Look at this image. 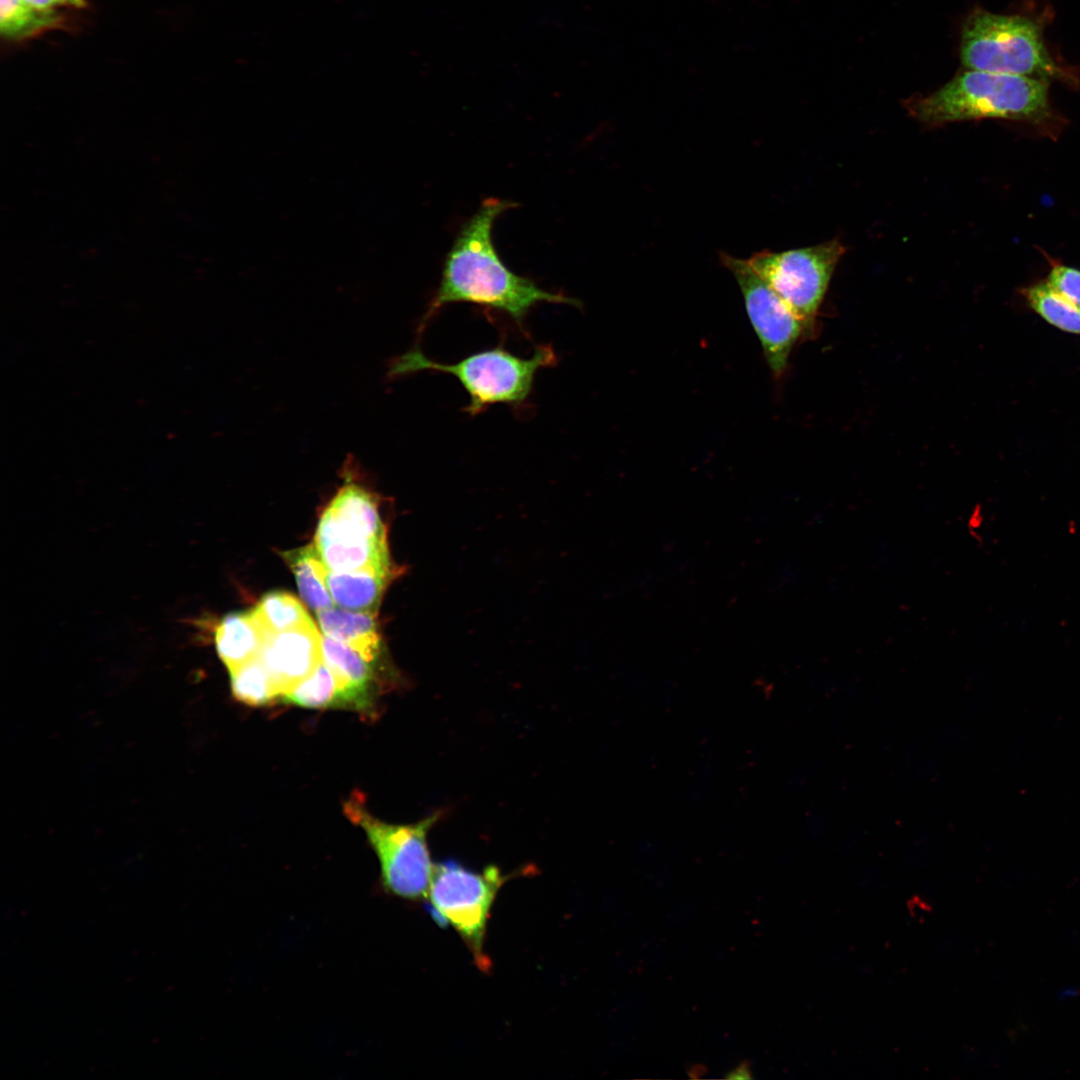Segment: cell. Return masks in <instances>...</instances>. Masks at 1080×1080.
<instances>
[{"instance_id":"6da1fadb","label":"cell","mask_w":1080,"mask_h":1080,"mask_svg":"<svg viewBox=\"0 0 1080 1080\" xmlns=\"http://www.w3.org/2000/svg\"><path fill=\"white\" fill-rule=\"evenodd\" d=\"M515 203L499 198L485 199L459 230L443 265L441 280L418 327L444 306L470 303L503 313L522 330L528 313L540 303L579 306L577 299L543 290L534 281L510 270L492 240L496 219Z\"/></svg>"},{"instance_id":"7a4b0ae2","label":"cell","mask_w":1080,"mask_h":1080,"mask_svg":"<svg viewBox=\"0 0 1080 1080\" xmlns=\"http://www.w3.org/2000/svg\"><path fill=\"white\" fill-rule=\"evenodd\" d=\"M907 108L930 126L988 117L1041 122L1050 112L1044 81L977 70L959 74L928 96L911 99Z\"/></svg>"},{"instance_id":"3957f363","label":"cell","mask_w":1080,"mask_h":1080,"mask_svg":"<svg viewBox=\"0 0 1080 1080\" xmlns=\"http://www.w3.org/2000/svg\"><path fill=\"white\" fill-rule=\"evenodd\" d=\"M556 362L557 356L550 345L537 346L529 358L519 357L500 345L453 364L432 361L414 348L391 362L388 375L394 378L422 370L451 374L469 396L464 411L475 416L494 404H523L532 391L537 372Z\"/></svg>"},{"instance_id":"277c9868","label":"cell","mask_w":1080,"mask_h":1080,"mask_svg":"<svg viewBox=\"0 0 1080 1080\" xmlns=\"http://www.w3.org/2000/svg\"><path fill=\"white\" fill-rule=\"evenodd\" d=\"M322 514L314 546L327 570L390 576L384 525L373 494L351 477Z\"/></svg>"},{"instance_id":"5b68a950","label":"cell","mask_w":1080,"mask_h":1080,"mask_svg":"<svg viewBox=\"0 0 1080 1080\" xmlns=\"http://www.w3.org/2000/svg\"><path fill=\"white\" fill-rule=\"evenodd\" d=\"M344 813L365 832L378 857L384 888L405 899L426 897L435 865L427 836L442 812L436 811L412 824H391L375 818L361 794L354 793L344 803Z\"/></svg>"},{"instance_id":"8992f818","label":"cell","mask_w":1080,"mask_h":1080,"mask_svg":"<svg viewBox=\"0 0 1080 1080\" xmlns=\"http://www.w3.org/2000/svg\"><path fill=\"white\" fill-rule=\"evenodd\" d=\"M961 56L969 70L1038 79L1055 72L1039 27L1021 16L975 11L962 29Z\"/></svg>"},{"instance_id":"52a82bcc","label":"cell","mask_w":1080,"mask_h":1080,"mask_svg":"<svg viewBox=\"0 0 1080 1080\" xmlns=\"http://www.w3.org/2000/svg\"><path fill=\"white\" fill-rule=\"evenodd\" d=\"M843 253L842 244L831 240L783 252L763 250L746 261L797 316L808 339L815 335L819 308Z\"/></svg>"},{"instance_id":"ba28073f","label":"cell","mask_w":1080,"mask_h":1080,"mask_svg":"<svg viewBox=\"0 0 1080 1080\" xmlns=\"http://www.w3.org/2000/svg\"><path fill=\"white\" fill-rule=\"evenodd\" d=\"M503 880L495 866L477 872L446 860L434 865L426 896L437 919L459 933L481 967L486 963L482 946L488 916Z\"/></svg>"},{"instance_id":"9c48e42d","label":"cell","mask_w":1080,"mask_h":1080,"mask_svg":"<svg viewBox=\"0 0 1080 1080\" xmlns=\"http://www.w3.org/2000/svg\"><path fill=\"white\" fill-rule=\"evenodd\" d=\"M720 260L737 280L767 364L773 375L780 378L786 370L793 346L803 337L801 322L746 260L723 252L720 253Z\"/></svg>"},{"instance_id":"30bf717a","label":"cell","mask_w":1080,"mask_h":1080,"mask_svg":"<svg viewBox=\"0 0 1080 1080\" xmlns=\"http://www.w3.org/2000/svg\"><path fill=\"white\" fill-rule=\"evenodd\" d=\"M281 696L323 662L322 635L313 621L267 637L259 654Z\"/></svg>"},{"instance_id":"8fae6325","label":"cell","mask_w":1080,"mask_h":1080,"mask_svg":"<svg viewBox=\"0 0 1080 1080\" xmlns=\"http://www.w3.org/2000/svg\"><path fill=\"white\" fill-rule=\"evenodd\" d=\"M323 661L337 677L345 709L374 717V669L356 650L329 636H322Z\"/></svg>"},{"instance_id":"7c38bea8","label":"cell","mask_w":1080,"mask_h":1080,"mask_svg":"<svg viewBox=\"0 0 1080 1080\" xmlns=\"http://www.w3.org/2000/svg\"><path fill=\"white\" fill-rule=\"evenodd\" d=\"M267 637L252 610L227 614L214 632L217 654L228 670L259 656Z\"/></svg>"},{"instance_id":"4fadbf2b","label":"cell","mask_w":1080,"mask_h":1080,"mask_svg":"<svg viewBox=\"0 0 1080 1080\" xmlns=\"http://www.w3.org/2000/svg\"><path fill=\"white\" fill-rule=\"evenodd\" d=\"M323 635L341 641L374 664L380 652L381 640L375 614L332 607L316 612Z\"/></svg>"},{"instance_id":"5bb4252c","label":"cell","mask_w":1080,"mask_h":1080,"mask_svg":"<svg viewBox=\"0 0 1080 1080\" xmlns=\"http://www.w3.org/2000/svg\"><path fill=\"white\" fill-rule=\"evenodd\" d=\"M388 575L371 571L327 570L326 584L336 606L376 614Z\"/></svg>"},{"instance_id":"9a60e30c","label":"cell","mask_w":1080,"mask_h":1080,"mask_svg":"<svg viewBox=\"0 0 1080 1080\" xmlns=\"http://www.w3.org/2000/svg\"><path fill=\"white\" fill-rule=\"evenodd\" d=\"M292 569L303 601L315 612L334 607L326 584L327 568L314 545L283 554Z\"/></svg>"},{"instance_id":"2e32d148","label":"cell","mask_w":1080,"mask_h":1080,"mask_svg":"<svg viewBox=\"0 0 1080 1080\" xmlns=\"http://www.w3.org/2000/svg\"><path fill=\"white\" fill-rule=\"evenodd\" d=\"M280 700L305 708L345 709L339 681L324 661L309 677L285 692Z\"/></svg>"},{"instance_id":"e0dca14e","label":"cell","mask_w":1080,"mask_h":1080,"mask_svg":"<svg viewBox=\"0 0 1080 1080\" xmlns=\"http://www.w3.org/2000/svg\"><path fill=\"white\" fill-rule=\"evenodd\" d=\"M56 10H44L27 0H0V32L8 39H22L60 24Z\"/></svg>"},{"instance_id":"ac0fdd59","label":"cell","mask_w":1080,"mask_h":1080,"mask_svg":"<svg viewBox=\"0 0 1080 1080\" xmlns=\"http://www.w3.org/2000/svg\"><path fill=\"white\" fill-rule=\"evenodd\" d=\"M252 612L268 636L313 621L302 603L283 591L265 594Z\"/></svg>"},{"instance_id":"d6986e66","label":"cell","mask_w":1080,"mask_h":1080,"mask_svg":"<svg viewBox=\"0 0 1080 1080\" xmlns=\"http://www.w3.org/2000/svg\"><path fill=\"white\" fill-rule=\"evenodd\" d=\"M231 690L239 702L259 707L279 699V692L259 656L229 670Z\"/></svg>"},{"instance_id":"ffe728a7","label":"cell","mask_w":1080,"mask_h":1080,"mask_svg":"<svg viewBox=\"0 0 1080 1080\" xmlns=\"http://www.w3.org/2000/svg\"><path fill=\"white\" fill-rule=\"evenodd\" d=\"M1023 295L1029 307L1054 327L1080 335V309L1053 292L1046 282L1026 287Z\"/></svg>"},{"instance_id":"44dd1931","label":"cell","mask_w":1080,"mask_h":1080,"mask_svg":"<svg viewBox=\"0 0 1080 1080\" xmlns=\"http://www.w3.org/2000/svg\"><path fill=\"white\" fill-rule=\"evenodd\" d=\"M1046 284L1063 300L1080 309V270L1055 264L1048 274Z\"/></svg>"},{"instance_id":"7402d4cb","label":"cell","mask_w":1080,"mask_h":1080,"mask_svg":"<svg viewBox=\"0 0 1080 1080\" xmlns=\"http://www.w3.org/2000/svg\"><path fill=\"white\" fill-rule=\"evenodd\" d=\"M33 6L44 10H55L58 7L81 8L85 6V0H27Z\"/></svg>"},{"instance_id":"603a6c76","label":"cell","mask_w":1080,"mask_h":1080,"mask_svg":"<svg viewBox=\"0 0 1080 1080\" xmlns=\"http://www.w3.org/2000/svg\"><path fill=\"white\" fill-rule=\"evenodd\" d=\"M725 1079H752L751 1062L749 1060H742L734 1068L729 1070L725 1076Z\"/></svg>"}]
</instances>
